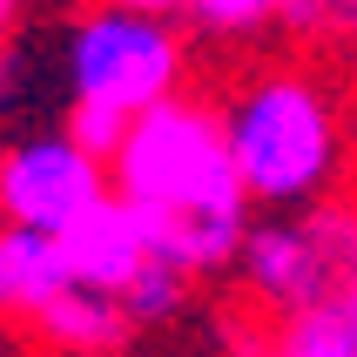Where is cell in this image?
<instances>
[{
	"instance_id": "277c9868",
	"label": "cell",
	"mask_w": 357,
	"mask_h": 357,
	"mask_svg": "<svg viewBox=\"0 0 357 357\" xmlns=\"http://www.w3.org/2000/svg\"><path fill=\"white\" fill-rule=\"evenodd\" d=\"M236 283L270 317H290V310H310V303L351 290L357 283V189L297 202V209H263L243 236Z\"/></svg>"
},
{
	"instance_id": "3957f363",
	"label": "cell",
	"mask_w": 357,
	"mask_h": 357,
	"mask_svg": "<svg viewBox=\"0 0 357 357\" xmlns=\"http://www.w3.org/2000/svg\"><path fill=\"white\" fill-rule=\"evenodd\" d=\"M189 34L176 14L135 7H81L61 34V81H68V128L108 155L135 115L162 108L189 88Z\"/></svg>"
},
{
	"instance_id": "6da1fadb",
	"label": "cell",
	"mask_w": 357,
	"mask_h": 357,
	"mask_svg": "<svg viewBox=\"0 0 357 357\" xmlns=\"http://www.w3.org/2000/svg\"><path fill=\"white\" fill-rule=\"evenodd\" d=\"M115 196H128L155 229V250L189 277H236L243 236H250V189L229 155L222 101L169 95L162 108L135 115L108 149Z\"/></svg>"
},
{
	"instance_id": "7a4b0ae2",
	"label": "cell",
	"mask_w": 357,
	"mask_h": 357,
	"mask_svg": "<svg viewBox=\"0 0 357 357\" xmlns=\"http://www.w3.org/2000/svg\"><path fill=\"white\" fill-rule=\"evenodd\" d=\"M222 128L257 209H297L351 182L357 95L324 68H303V61L250 68L222 95Z\"/></svg>"
},
{
	"instance_id": "8992f818",
	"label": "cell",
	"mask_w": 357,
	"mask_h": 357,
	"mask_svg": "<svg viewBox=\"0 0 357 357\" xmlns=\"http://www.w3.org/2000/svg\"><path fill=\"white\" fill-rule=\"evenodd\" d=\"M61 250H68L75 283H88V290H115V297L162 257L149 216H142L128 196H115V189H108V196H101L75 229H61Z\"/></svg>"
},
{
	"instance_id": "30bf717a",
	"label": "cell",
	"mask_w": 357,
	"mask_h": 357,
	"mask_svg": "<svg viewBox=\"0 0 357 357\" xmlns=\"http://www.w3.org/2000/svg\"><path fill=\"white\" fill-rule=\"evenodd\" d=\"M182 20L202 40H216V47H250V40L277 34L290 20V0H189Z\"/></svg>"
},
{
	"instance_id": "9c48e42d",
	"label": "cell",
	"mask_w": 357,
	"mask_h": 357,
	"mask_svg": "<svg viewBox=\"0 0 357 357\" xmlns=\"http://www.w3.org/2000/svg\"><path fill=\"white\" fill-rule=\"evenodd\" d=\"M250 357H357V283L310 303V310L277 317Z\"/></svg>"
},
{
	"instance_id": "8fae6325",
	"label": "cell",
	"mask_w": 357,
	"mask_h": 357,
	"mask_svg": "<svg viewBox=\"0 0 357 357\" xmlns=\"http://www.w3.org/2000/svg\"><path fill=\"white\" fill-rule=\"evenodd\" d=\"M189 297H196V277H189V270H176L169 257H155L135 283H128V290H121V303H128L135 331H162V324H176L182 310H189Z\"/></svg>"
},
{
	"instance_id": "4fadbf2b",
	"label": "cell",
	"mask_w": 357,
	"mask_h": 357,
	"mask_svg": "<svg viewBox=\"0 0 357 357\" xmlns=\"http://www.w3.org/2000/svg\"><path fill=\"white\" fill-rule=\"evenodd\" d=\"M40 7H47V0H0V47H7V40H14L20 27L40 14Z\"/></svg>"
},
{
	"instance_id": "5b68a950",
	"label": "cell",
	"mask_w": 357,
	"mask_h": 357,
	"mask_svg": "<svg viewBox=\"0 0 357 357\" xmlns=\"http://www.w3.org/2000/svg\"><path fill=\"white\" fill-rule=\"evenodd\" d=\"M108 189H115L108 155L75 128H27L0 149V222H27V229L61 236Z\"/></svg>"
},
{
	"instance_id": "5bb4252c",
	"label": "cell",
	"mask_w": 357,
	"mask_h": 357,
	"mask_svg": "<svg viewBox=\"0 0 357 357\" xmlns=\"http://www.w3.org/2000/svg\"><path fill=\"white\" fill-rule=\"evenodd\" d=\"M95 7H135V14H176V20H182L189 0H95Z\"/></svg>"
},
{
	"instance_id": "ba28073f",
	"label": "cell",
	"mask_w": 357,
	"mask_h": 357,
	"mask_svg": "<svg viewBox=\"0 0 357 357\" xmlns=\"http://www.w3.org/2000/svg\"><path fill=\"white\" fill-rule=\"evenodd\" d=\"M34 337L47 344V351H61V357H121L142 331H135V317H128V303H121L115 290L75 283V290L40 317Z\"/></svg>"
},
{
	"instance_id": "9a60e30c",
	"label": "cell",
	"mask_w": 357,
	"mask_h": 357,
	"mask_svg": "<svg viewBox=\"0 0 357 357\" xmlns=\"http://www.w3.org/2000/svg\"><path fill=\"white\" fill-rule=\"evenodd\" d=\"M344 88H351V95H357V47H351V54H344Z\"/></svg>"
},
{
	"instance_id": "7c38bea8",
	"label": "cell",
	"mask_w": 357,
	"mask_h": 357,
	"mask_svg": "<svg viewBox=\"0 0 357 357\" xmlns=\"http://www.w3.org/2000/svg\"><path fill=\"white\" fill-rule=\"evenodd\" d=\"M303 47H324V54H351L357 47V0H290V20H283Z\"/></svg>"
},
{
	"instance_id": "52a82bcc",
	"label": "cell",
	"mask_w": 357,
	"mask_h": 357,
	"mask_svg": "<svg viewBox=\"0 0 357 357\" xmlns=\"http://www.w3.org/2000/svg\"><path fill=\"white\" fill-rule=\"evenodd\" d=\"M68 290H75V270H68L61 236L27 229V222H0V324L40 331V317Z\"/></svg>"
}]
</instances>
